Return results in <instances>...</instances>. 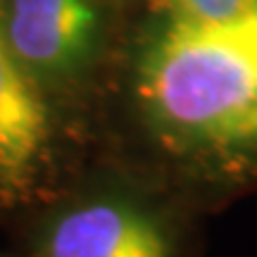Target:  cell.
Returning <instances> with one entry per match:
<instances>
[{"instance_id":"1","label":"cell","mask_w":257,"mask_h":257,"mask_svg":"<svg viewBox=\"0 0 257 257\" xmlns=\"http://www.w3.org/2000/svg\"><path fill=\"white\" fill-rule=\"evenodd\" d=\"M136 98L176 153L257 155V12L233 22L162 17L138 57Z\"/></svg>"},{"instance_id":"2","label":"cell","mask_w":257,"mask_h":257,"mask_svg":"<svg viewBox=\"0 0 257 257\" xmlns=\"http://www.w3.org/2000/svg\"><path fill=\"white\" fill-rule=\"evenodd\" d=\"M36 257H174V248L150 210L95 198L60 212L41 233Z\"/></svg>"},{"instance_id":"3","label":"cell","mask_w":257,"mask_h":257,"mask_svg":"<svg viewBox=\"0 0 257 257\" xmlns=\"http://www.w3.org/2000/svg\"><path fill=\"white\" fill-rule=\"evenodd\" d=\"M12 50L34 76H69L91 60L100 36L95 0H5Z\"/></svg>"},{"instance_id":"4","label":"cell","mask_w":257,"mask_h":257,"mask_svg":"<svg viewBox=\"0 0 257 257\" xmlns=\"http://www.w3.org/2000/svg\"><path fill=\"white\" fill-rule=\"evenodd\" d=\"M50 138V117L36 76L12 50L0 0V202L15 205L34 188Z\"/></svg>"},{"instance_id":"5","label":"cell","mask_w":257,"mask_h":257,"mask_svg":"<svg viewBox=\"0 0 257 257\" xmlns=\"http://www.w3.org/2000/svg\"><path fill=\"white\" fill-rule=\"evenodd\" d=\"M162 17L191 22H233L257 12V0H155Z\"/></svg>"}]
</instances>
